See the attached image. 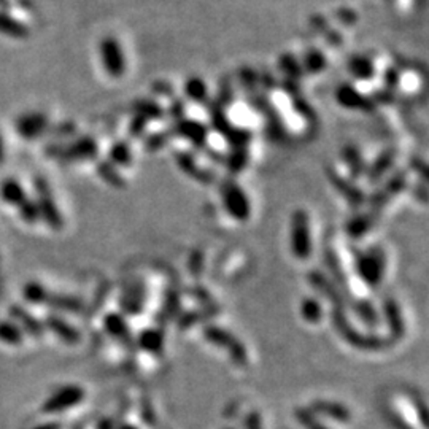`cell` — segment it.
<instances>
[{"label": "cell", "mask_w": 429, "mask_h": 429, "mask_svg": "<svg viewBox=\"0 0 429 429\" xmlns=\"http://www.w3.org/2000/svg\"><path fill=\"white\" fill-rule=\"evenodd\" d=\"M175 129H177L178 136L188 138L189 142H193V145H196V146H202L207 140V129H206V126L201 123L189 121V119H183V121L177 123Z\"/></svg>", "instance_id": "13"}, {"label": "cell", "mask_w": 429, "mask_h": 429, "mask_svg": "<svg viewBox=\"0 0 429 429\" xmlns=\"http://www.w3.org/2000/svg\"><path fill=\"white\" fill-rule=\"evenodd\" d=\"M2 196L6 202L10 203H21L24 201V191L16 181L9 180L2 186Z\"/></svg>", "instance_id": "29"}, {"label": "cell", "mask_w": 429, "mask_h": 429, "mask_svg": "<svg viewBox=\"0 0 429 429\" xmlns=\"http://www.w3.org/2000/svg\"><path fill=\"white\" fill-rule=\"evenodd\" d=\"M185 94L189 97V99L198 102V104H203L207 102V84L202 81V79H189L185 83Z\"/></svg>", "instance_id": "20"}, {"label": "cell", "mask_w": 429, "mask_h": 429, "mask_svg": "<svg viewBox=\"0 0 429 429\" xmlns=\"http://www.w3.org/2000/svg\"><path fill=\"white\" fill-rule=\"evenodd\" d=\"M311 410L313 415H321V417H326L330 420L339 421V423H348L351 420V413L348 410V407H345L340 403H334V400H323L318 399L312 403Z\"/></svg>", "instance_id": "10"}, {"label": "cell", "mask_w": 429, "mask_h": 429, "mask_svg": "<svg viewBox=\"0 0 429 429\" xmlns=\"http://www.w3.org/2000/svg\"><path fill=\"white\" fill-rule=\"evenodd\" d=\"M99 172H101L102 177L110 183V185H113V186H123L124 185L123 178L119 177L118 172L115 171V167H110L108 164H102Z\"/></svg>", "instance_id": "36"}, {"label": "cell", "mask_w": 429, "mask_h": 429, "mask_svg": "<svg viewBox=\"0 0 429 429\" xmlns=\"http://www.w3.org/2000/svg\"><path fill=\"white\" fill-rule=\"evenodd\" d=\"M248 163V151L247 148H234V153L229 158V167L232 173H241L243 167Z\"/></svg>", "instance_id": "31"}, {"label": "cell", "mask_w": 429, "mask_h": 429, "mask_svg": "<svg viewBox=\"0 0 429 429\" xmlns=\"http://www.w3.org/2000/svg\"><path fill=\"white\" fill-rule=\"evenodd\" d=\"M333 320H334V326L339 330V334L345 339L351 345H355L356 348L361 350H383L393 343L391 340L382 339V337H375V335H363L350 326V323L345 318V313H343V307H334L333 312Z\"/></svg>", "instance_id": "2"}, {"label": "cell", "mask_w": 429, "mask_h": 429, "mask_svg": "<svg viewBox=\"0 0 429 429\" xmlns=\"http://www.w3.org/2000/svg\"><path fill=\"white\" fill-rule=\"evenodd\" d=\"M110 159L118 166H129L132 161V153L129 145H126L123 142H118L116 145H113V148L110 150Z\"/></svg>", "instance_id": "28"}, {"label": "cell", "mask_w": 429, "mask_h": 429, "mask_svg": "<svg viewBox=\"0 0 429 429\" xmlns=\"http://www.w3.org/2000/svg\"><path fill=\"white\" fill-rule=\"evenodd\" d=\"M396 161V151L390 148L385 150L380 156L374 161V164L370 166V168L368 171V177L372 183H377L380 178L383 177V175L390 171V168L395 166Z\"/></svg>", "instance_id": "14"}, {"label": "cell", "mask_w": 429, "mask_h": 429, "mask_svg": "<svg viewBox=\"0 0 429 429\" xmlns=\"http://www.w3.org/2000/svg\"><path fill=\"white\" fill-rule=\"evenodd\" d=\"M348 70L355 79L360 80H370L375 75V67L372 64V61L368 58H361V56H358V58H353L348 62Z\"/></svg>", "instance_id": "18"}, {"label": "cell", "mask_w": 429, "mask_h": 429, "mask_svg": "<svg viewBox=\"0 0 429 429\" xmlns=\"http://www.w3.org/2000/svg\"><path fill=\"white\" fill-rule=\"evenodd\" d=\"M329 177L333 180L334 186L339 189L342 193L343 198H345L353 206H360V203L364 202V194L360 188H356L355 185H351L347 180H343L340 175H337L334 171H329Z\"/></svg>", "instance_id": "15"}, {"label": "cell", "mask_w": 429, "mask_h": 429, "mask_svg": "<svg viewBox=\"0 0 429 429\" xmlns=\"http://www.w3.org/2000/svg\"><path fill=\"white\" fill-rule=\"evenodd\" d=\"M405 181L407 177L405 173L398 172L391 177V180H388L385 183V185L378 189V191L372 196L370 199V207L372 212L378 213V210H382L386 203H388L393 198H395L396 194H399L403 189L405 188Z\"/></svg>", "instance_id": "8"}, {"label": "cell", "mask_w": 429, "mask_h": 429, "mask_svg": "<svg viewBox=\"0 0 429 429\" xmlns=\"http://www.w3.org/2000/svg\"><path fill=\"white\" fill-rule=\"evenodd\" d=\"M377 218H378V215L374 213V212L364 213V215H360V216H355L353 220H351L347 224L348 236L353 237V238H360L364 234H368V232L372 229V226H374V224H375Z\"/></svg>", "instance_id": "17"}, {"label": "cell", "mask_w": 429, "mask_h": 429, "mask_svg": "<svg viewBox=\"0 0 429 429\" xmlns=\"http://www.w3.org/2000/svg\"><path fill=\"white\" fill-rule=\"evenodd\" d=\"M24 27H21L15 19H11L9 16L0 15V31L9 34V35H16V37H21L24 34Z\"/></svg>", "instance_id": "33"}, {"label": "cell", "mask_w": 429, "mask_h": 429, "mask_svg": "<svg viewBox=\"0 0 429 429\" xmlns=\"http://www.w3.org/2000/svg\"><path fill=\"white\" fill-rule=\"evenodd\" d=\"M143 301H145V293H143V286L142 285H136L131 288L128 296H124L123 304L126 307V311L131 313H140L143 307Z\"/></svg>", "instance_id": "21"}, {"label": "cell", "mask_w": 429, "mask_h": 429, "mask_svg": "<svg viewBox=\"0 0 429 429\" xmlns=\"http://www.w3.org/2000/svg\"><path fill=\"white\" fill-rule=\"evenodd\" d=\"M44 128H45V118L40 115L26 116L21 119L19 123V132L24 133V136H35V133H39Z\"/></svg>", "instance_id": "25"}, {"label": "cell", "mask_w": 429, "mask_h": 429, "mask_svg": "<svg viewBox=\"0 0 429 429\" xmlns=\"http://www.w3.org/2000/svg\"><path fill=\"white\" fill-rule=\"evenodd\" d=\"M221 201L226 212L237 221H247L251 216V202L247 193L234 180H224L221 185Z\"/></svg>", "instance_id": "3"}, {"label": "cell", "mask_w": 429, "mask_h": 429, "mask_svg": "<svg viewBox=\"0 0 429 429\" xmlns=\"http://www.w3.org/2000/svg\"><path fill=\"white\" fill-rule=\"evenodd\" d=\"M228 429H231V428H228Z\"/></svg>", "instance_id": "43"}, {"label": "cell", "mask_w": 429, "mask_h": 429, "mask_svg": "<svg viewBox=\"0 0 429 429\" xmlns=\"http://www.w3.org/2000/svg\"><path fill=\"white\" fill-rule=\"evenodd\" d=\"M137 343L146 353L161 355L164 351V333L156 328L143 329L137 337Z\"/></svg>", "instance_id": "12"}, {"label": "cell", "mask_w": 429, "mask_h": 429, "mask_svg": "<svg viewBox=\"0 0 429 429\" xmlns=\"http://www.w3.org/2000/svg\"><path fill=\"white\" fill-rule=\"evenodd\" d=\"M386 267V256L383 248L372 247L356 255V272L365 285L378 288L382 283Z\"/></svg>", "instance_id": "1"}, {"label": "cell", "mask_w": 429, "mask_h": 429, "mask_svg": "<svg viewBox=\"0 0 429 429\" xmlns=\"http://www.w3.org/2000/svg\"><path fill=\"white\" fill-rule=\"evenodd\" d=\"M84 398V391L76 385H69L56 391L54 395L46 400L44 405V412L56 413V412H66L70 407L79 405Z\"/></svg>", "instance_id": "7"}, {"label": "cell", "mask_w": 429, "mask_h": 429, "mask_svg": "<svg viewBox=\"0 0 429 429\" xmlns=\"http://www.w3.org/2000/svg\"><path fill=\"white\" fill-rule=\"evenodd\" d=\"M178 164L180 167L185 171L188 175H191V177L201 180L202 183H208L210 180H212V175H210L208 172L202 171V168L198 167V164H196V161L191 158V154H186V153H180L178 154Z\"/></svg>", "instance_id": "19"}, {"label": "cell", "mask_w": 429, "mask_h": 429, "mask_svg": "<svg viewBox=\"0 0 429 429\" xmlns=\"http://www.w3.org/2000/svg\"><path fill=\"white\" fill-rule=\"evenodd\" d=\"M4 159V145H2V140H0V161Z\"/></svg>", "instance_id": "42"}, {"label": "cell", "mask_w": 429, "mask_h": 429, "mask_svg": "<svg viewBox=\"0 0 429 429\" xmlns=\"http://www.w3.org/2000/svg\"><path fill=\"white\" fill-rule=\"evenodd\" d=\"M398 80H399V76H398L396 70H390V72L386 74V83H388L390 86H396Z\"/></svg>", "instance_id": "39"}, {"label": "cell", "mask_w": 429, "mask_h": 429, "mask_svg": "<svg viewBox=\"0 0 429 429\" xmlns=\"http://www.w3.org/2000/svg\"><path fill=\"white\" fill-rule=\"evenodd\" d=\"M301 315L308 323H318L323 316L321 304L316 299H306L301 306Z\"/></svg>", "instance_id": "23"}, {"label": "cell", "mask_w": 429, "mask_h": 429, "mask_svg": "<svg viewBox=\"0 0 429 429\" xmlns=\"http://www.w3.org/2000/svg\"><path fill=\"white\" fill-rule=\"evenodd\" d=\"M138 115L143 116L146 121L151 118H161L163 116V108L154 102H142L138 105Z\"/></svg>", "instance_id": "34"}, {"label": "cell", "mask_w": 429, "mask_h": 429, "mask_svg": "<svg viewBox=\"0 0 429 429\" xmlns=\"http://www.w3.org/2000/svg\"><path fill=\"white\" fill-rule=\"evenodd\" d=\"M296 418L299 420V423L304 426L306 429H329L328 426L321 425L320 421L315 418V415L308 409H298L296 410Z\"/></svg>", "instance_id": "32"}, {"label": "cell", "mask_w": 429, "mask_h": 429, "mask_svg": "<svg viewBox=\"0 0 429 429\" xmlns=\"http://www.w3.org/2000/svg\"><path fill=\"white\" fill-rule=\"evenodd\" d=\"M101 56L105 72L113 79H119L126 72V56L121 45L113 37H107L101 44Z\"/></svg>", "instance_id": "6"}, {"label": "cell", "mask_w": 429, "mask_h": 429, "mask_svg": "<svg viewBox=\"0 0 429 429\" xmlns=\"http://www.w3.org/2000/svg\"><path fill=\"white\" fill-rule=\"evenodd\" d=\"M50 326L56 330V333H58L59 337H62V339H64L69 343H74V342H79L80 340L79 330H76L72 326H69L67 323H64L62 320L50 318Z\"/></svg>", "instance_id": "24"}, {"label": "cell", "mask_w": 429, "mask_h": 429, "mask_svg": "<svg viewBox=\"0 0 429 429\" xmlns=\"http://www.w3.org/2000/svg\"><path fill=\"white\" fill-rule=\"evenodd\" d=\"M280 66L283 72L290 75V79H298V76L301 75L302 67L299 66V62L293 58V56H285V58H281Z\"/></svg>", "instance_id": "35"}, {"label": "cell", "mask_w": 429, "mask_h": 429, "mask_svg": "<svg viewBox=\"0 0 429 429\" xmlns=\"http://www.w3.org/2000/svg\"><path fill=\"white\" fill-rule=\"evenodd\" d=\"M105 329L108 330L110 335L116 337V339H119V340H123L126 343L132 342L129 326L121 315L110 313L105 316Z\"/></svg>", "instance_id": "16"}, {"label": "cell", "mask_w": 429, "mask_h": 429, "mask_svg": "<svg viewBox=\"0 0 429 429\" xmlns=\"http://www.w3.org/2000/svg\"><path fill=\"white\" fill-rule=\"evenodd\" d=\"M118 429H138L137 426H133V425H131V423H123V425H119L118 426Z\"/></svg>", "instance_id": "41"}, {"label": "cell", "mask_w": 429, "mask_h": 429, "mask_svg": "<svg viewBox=\"0 0 429 429\" xmlns=\"http://www.w3.org/2000/svg\"><path fill=\"white\" fill-rule=\"evenodd\" d=\"M35 429H59V425H54V423H48V425H44V426H39Z\"/></svg>", "instance_id": "40"}, {"label": "cell", "mask_w": 429, "mask_h": 429, "mask_svg": "<svg viewBox=\"0 0 429 429\" xmlns=\"http://www.w3.org/2000/svg\"><path fill=\"white\" fill-rule=\"evenodd\" d=\"M383 312H385V318L386 323H388L390 330H391V337L393 342L399 340L400 337L404 335V321H403V313H400V308L398 306V302L395 299H386L383 304Z\"/></svg>", "instance_id": "11"}, {"label": "cell", "mask_w": 429, "mask_h": 429, "mask_svg": "<svg viewBox=\"0 0 429 429\" xmlns=\"http://www.w3.org/2000/svg\"><path fill=\"white\" fill-rule=\"evenodd\" d=\"M328 66V59L326 56L323 54L320 50H308L304 56V69L308 74H320Z\"/></svg>", "instance_id": "22"}, {"label": "cell", "mask_w": 429, "mask_h": 429, "mask_svg": "<svg viewBox=\"0 0 429 429\" xmlns=\"http://www.w3.org/2000/svg\"><path fill=\"white\" fill-rule=\"evenodd\" d=\"M291 250L298 259H307L312 253V237L308 215L304 210H296L291 220Z\"/></svg>", "instance_id": "5"}, {"label": "cell", "mask_w": 429, "mask_h": 429, "mask_svg": "<svg viewBox=\"0 0 429 429\" xmlns=\"http://www.w3.org/2000/svg\"><path fill=\"white\" fill-rule=\"evenodd\" d=\"M355 311H356L358 315H360V318L364 320V323H368L369 326H375V325H377L378 316H377L375 308L372 307L370 302H368V301H360V302H358V304L355 306Z\"/></svg>", "instance_id": "30"}, {"label": "cell", "mask_w": 429, "mask_h": 429, "mask_svg": "<svg viewBox=\"0 0 429 429\" xmlns=\"http://www.w3.org/2000/svg\"><path fill=\"white\" fill-rule=\"evenodd\" d=\"M203 337L213 345L228 350L231 360L237 365H247L248 364V353L245 350L243 343L236 339L229 330L218 328V326H207L203 329Z\"/></svg>", "instance_id": "4"}, {"label": "cell", "mask_w": 429, "mask_h": 429, "mask_svg": "<svg viewBox=\"0 0 429 429\" xmlns=\"http://www.w3.org/2000/svg\"><path fill=\"white\" fill-rule=\"evenodd\" d=\"M343 159L350 167V172L353 177H360L364 171V164H363V158L360 151H358L355 146H350V148L345 150V154H343Z\"/></svg>", "instance_id": "27"}, {"label": "cell", "mask_w": 429, "mask_h": 429, "mask_svg": "<svg viewBox=\"0 0 429 429\" xmlns=\"http://www.w3.org/2000/svg\"><path fill=\"white\" fill-rule=\"evenodd\" d=\"M0 339L6 342H18L19 340L18 329L11 325H0Z\"/></svg>", "instance_id": "37"}, {"label": "cell", "mask_w": 429, "mask_h": 429, "mask_svg": "<svg viewBox=\"0 0 429 429\" xmlns=\"http://www.w3.org/2000/svg\"><path fill=\"white\" fill-rule=\"evenodd\" d=\"M146 119L143 118V116H140V115H137L136 118H133V121H132V124H131V133L132 136H140V133H142L143 131H145V128H146Z\"/></svg>", "instance_id": "38"}, {"label": "cell", "mask_w": 429, "mask_h": 429, "mask_svg": "<svg viewBox=\"0 0 429 429\" xmlns=\"http://www.w3.org/2000/svg\"><path fill=\"white\" fill-rule=\"evenodd\" d=\"M335 99L342 107L350 108V110H372L374 108V102L368 97L363 96L360 91L355 89L350 84H342L335 91Z\"/></svg>", "instance_id": "9"}, {"label": "cell", "mask_w": 429, "mask_h": 429, "mask_svg": "<svg viewBox=\"0 0 429 429\" xmlns=\"http://www.w3.org/2000/svg\"><path fill=\"white\" fill-rule=\"evenodd\" d=\"M97 151V146L93 138H81L80 142H76L72 150H70V158H93Z\"/></svg>", "instance_id": "26"}]
</instances>
